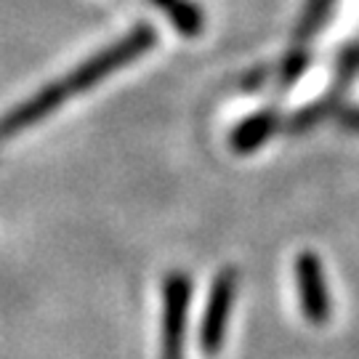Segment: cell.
<instances>
[{
	"label": "cell",
	"mask_w": 359,
	"mask_h": 359,
	"mask_svg": "<svg viewBox=\"0 0 359 359\" xmlns=\"http://www.w3.org/2000/svg\"><path fill=\"white\" fill-rule=\"evenodd\" d=\"M333 8H335V0H309L304 13H301V19H298V27H295V35H293L295 48H304L309 40L320 32L322 27H325V22H327V16L333 13Z\"/></svg>",
	"instance_id": "cell-7"
},
{
	"label": "cell",
	"mask_w": 359,
	"mask_h": 359,
	"mask_svg": "<svg viewBox=\"0 0 359 359\" xmlns=\"http://www.w3.org/2000/svg\"><path fill=\"white\" fill-rule=\"evenodd\" d=\"M283 115L277 109H261L256 115H250L248 120H243L237 128L231 130L229 144L237 154H250L253 149H258L261 144H266L283 128Z\"/></svg>",
	"instance_id": "cell-5"
},
{
	"label": "cell",
	"mask_w": 359,
	"mask_h": 359,
	"mask_svg": "<svg viewBox=\"0 0 359 359\" xmlns=\"http://www.w3.org/2000/svg\"><path fill=\"white\" fill-rule=\"evenodd\" d=\"M154 6L165 13L181 35L194 38L203 32V11L189 0H154Z\"/></svg>",
	"instance_id": "cell-6"
},
{
	"label": "cell",
	"mask_w": 359,
	"mask_h": 359,
	"mask_svg": "<svg viewBox=\"0 0 359 359\" xmlns=\"http://www.w3.org/2000/svg\"><path fill=\"white\" fill-rule=\"evenodd\" d=\"M295 290H298V301H301V311L306 314L311 325H325L330 320V287L325 280V269L317 253L304 250L295 258Z\"/></svg>",
	"instance_id": "cell-4"
},
{
	"label": "cell",
	"mask_w": 359,
	"mask_h": 359,
	"mask_svg": "<svg viewBox=\"0 0 359 359\" xmlns=\"http://www.w3.org/2000/svg\"><path fill=\"white\" fill-rule=\"evenodd\" d=\"M154 43H157V32H154L152 27L147 25V22L136 25L130 32H126L123 38L117 40V43L107 46V48L96 53L93 59L83 62L75 72H69L67 77L51 83L46 90H40L38 96H32L27 104H22L16 112H11V115L0 123V139H3V136H13V133H19V130L27 128V126L38 123L40 117H46L48 112H53L62 102L72 99V96L83 93V90H88L90 86H96V83L104 80L107 75L117 72L123 65L139 59L142 53H147L152 48Z\"/></svg>",
	"instance_id": "cell-1"
},
{
	"label": "cell",
	"mask_w": 359,
	"mask_h": 359,
	"mask_svg": "<svg viewBox=\"0 0 359 359\" xmlns=\"http://www.w3.org/2000/svg\"><path fill=\"white\" fill-rule=\"evenodd\" d=\"M309 62H311V56H309L306 48H293L285 56L283 69H280V83L283 86H293L295 80L309 69Z\"/></svg>",
	"instance_id": "cell-8"
},
{
	"label": "cell",
	"mask_w": 359,
	"mask_h": 359,
	"mask_svg": "<svg viewBox=\"0 0 359 359\" xmlns=\"http://www.w3.org/2000/svg\"><path fill=\"white\" fill-rule=\"evenodd\" d=\"M192 285L184 271L168 274L163 285V359H184V333Z\"/></svg>",
	"instance_id": "cell-3"
},
{
	"label": "cell",
	"mask_w": 359,
	"mask_h": 359,
	"mask_svg": "<svg viewBox=\"0 0 359 359\" xmlns=\"http://www.w3.org/2000/svg\"><path fill=\"white\" fill-rule=\"evenodd\" d=\"M333 117L346 130H354V133H359V107H346V104H341V107L335 109Z\"/></svg>",
	"instance_id": "cell-9"
},
{
	"label": "cell",
	"mask_w": 359,
	"mask_h": 359,
	"mask_svg": "<svg viewBox=\"0 0 359 359\" xmlns=\"http://www.w3.org/2000/svg\"><path fill=\"white\" fill-rule=\"evenodd\" d=\"M240 274L237 269H224L216 274L210 295H208V306L203 314V327H200V348L205 357H216L221 346H224V335H226V325H229L231 301L237 293V280Z\"/></svg>",
	"instance_id": "cell-2"
}]
</instances>
